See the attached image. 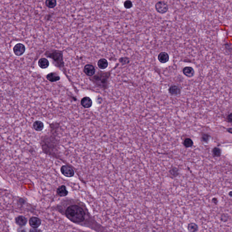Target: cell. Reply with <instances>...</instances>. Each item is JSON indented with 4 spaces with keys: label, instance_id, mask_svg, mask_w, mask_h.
Listing matches in <instances>:
<instances>
[{
    "label": "cell",
    "instance_id": "6",
    "mask_svg": "<svg viewBox=\"0 0 232 232\" xmlns=\"http://www.w3.org/2000/svg\"><path fill=\"white\" fill-rule=\"evenodd\" d=\"M84 72L86 75L89 76H91L95 73V68L93 65L91 64H87L85 65L83 69Z\"/></svg>",
    "mask_w": 232,
    "mask_h": 232
},
{
    "label": "cell",
    "instance_id": "1",
    "mask_svg": "<svg viewBox=\"0 0 232 232\" xmlns=\"http://www.w3.org/2000/svg\"><path fill=\"white\" fill-rule=\"evenodd\" d=\"M65 215L72 222L79 223L84 220L85 213L81 207L77 205H72L66 209Z\"/></svg>",
    "mask_w": 232,
    "mask_h": 232
},
{
    "label": "cell",
    "instance_id": "17",
    "mask_svg": "<svg viewBox=\"0 0 232 232\" xmlns=\"http://www.w3.org/2000/svg\"><path fill=\"white\" fill-rule=\"evenodd\" d=\"M45 5L47 7L54 8L56 6V0H46Z\"/></svg>",
    "mask_w": 232,
    "mask_h": 232
},
{
    "label": "cell",
    "instance_id": "11",
    "mask_svg": "<svg viewBox=\"0 0 232 232\" xmlns=\"http://www.w3.org/2000/svg\"><path fill=\"white\" fill-rule=\"evenodd\" d=\"M181 88L177 85H172L169 89V93L173 95H178L181 92Z\"/></svg>",
    "mask_w": 232,
    "mask_h": 232
},
{
    "label": "cell",
    "instance_id": "9",
    "mask_svg": "<svg viewBox=\"0 0 232 232\" xmlns=\"http://www.w3.org/2000/svg\"><path fill=\"white\" fill-rule=\"evenodd\" d=\"M57 193L60 197H64L68 195V191L66 189V187L64 185H62L58 188Z\"/></svg>",
    "mask_w": 232,
    "mask_h": 232
},
{
    "label": "cell",
    "instance_id": "8",
    "mask_svg": "<svg viewBox=\"0 0 232 232\" xmlns=\"http://www.w3.org/2000/svg\"><path fill=\"white\" fill-rule=\"evenodd\" d=\"M183 74L187 77L191 78L195 75V71L193 68L189 66L185 67L183 69Z\"/></svg>",
    "mask_w": 232,
    "mask_h": 232
},
{
    "label": "cell",
    "instance_id": "21",
    "mask_svg": "<svg viewBox=\"0 0 232 232\" xmlns=\"http://www.w3.org/2000/svg\"><path fill=\"white\" fill-rule=\"evenodd\" d=\"M123 5L124 7L125 8L127 9H129L133 7V3H132V1L130 0H127L124 2Z\"/></svg>",
    "mask_w": 232,
    "mask_h": 232
},
{
    "label": "cell",
    "instance_id": "22",
    "mask_svg": "<svg viewBox=\"0 0 232 232\" xmlns=\"http://www.w3.org/2000/svg\"><path fill=\"white\" fill-rule=\"evenodd\" d=\"M210 138V136L209 134L206 133H203L202 134V140L204 142H207L209 141Z\"/></svg>",
    "mask_w": 232,
    "mask_h": 232
},
{
    "label": "cell",
    "instance_id": "23",
    "mask_svg": "<svg viewBox=\"0 0 232 232\" xmlns=\"http://www.w3.org/2000/svg\"><path fill=\"white\" fill-rule=\"evenodd\" d=\"M227 120L229 123H232V113L227 116Z\"/></svg>",
    "mask_w": 232,
    "mask_h": 232
},
{
    "label": "cell",
    "instance_id": "27",
    "mask_svg": "<svg viewBox=\"0 0 232 232\" xmlns=\"http://www.w3.org/2000/svg\"><path fill=\"white\" fill-rule=\"evenodd\" d=\"M229 195L231 197H232V191H230V192L229 193Z\"/></svg>",
    "mask_w": 232,
    "mask_h": 232
},
{
    "label": "cell",
    "instance_id": "16",
    "mask_svg": "<svg viewBox=\"0 0 232 232\" xmlns=\"http://www.w3.org/2000/svg\"><path fill=\"white\" fill-rule=\"evenodd\" d=\"M98 66L100 69H105L108 66V61L105 59H100L98 62Z\"/></svg>",
    "mask_w": 232,
    "mask_h": 232
},
{
    "label": "cell",
    "instance_id": "15",
    "mask_svg": "<svg viewBox=\"0 0 232 232\" xmlns=\"http://www.w3.org/2000/svg\"><path fill=\"white\" fill-rule=\"evenodd\" d=\"M33 126L35 130L38 132L41 131L44 128V124L42 121H35L34 123H33Z\"/></svg>",
    "mask_w": 232,
    "mask_h": 232
},
{
    "label": "cell",
    "instance_id": "2",
    "mask_svg": "<svg viewBox=\"0 0 232 232\" xmlns=\"http://www.w3.org/2000/svg\"><path fill=\"white\" fill-rule=\"evenodd\" d=\"M155 9L159 13L164 14L168 12L169 7L166 2L163 1H159L155 4Z\"/></svg>",
    "mask_w": 232,
    "mask_h": 232
},
{
    "label": "cell",
    "instance_id": "12",
    "mask_svg": "<svg viewBox=\"0 0 232 232\" xmlns=\"http://www.w3.org/2000/svg\"><path fill=\"white\" fill-rule=\"evenodd\" d=\"M15 221L16 224L20 227L24 226L27 223L26 218L23 216H18L15 219Z\"/></svg>",
    "mask_w": 232,
    "mask_h": 232
},
{
    "label": "cell",
    "instance_id": "5",
    "mask_svg": "<svg viewBox=\"0 0 232 232\" xmlns=\"http://www.w3.org/2000/svg\"><path fill=\"white\" fill-rule=\"evenodd\" d=\"M41 219L35 217L31 218L29 220V224L33 228H38L41 225Z\"/></svg>",
    "mask_w": 232,
    "mask_h": 232
},
{
    "label": "cell",
    "instance_id": "13",
    "mask_svg": "<svg viewBox=\"0 0 232 232\" xmlns=\"http://www.w3.org/2000/svg\"><path fill=\"white\" fill-rule=\"evenodd\" d=\"M47 79L50 82H54L60 80V77L55 73H51L47 75Z\"/></svg>",
    "mask_w": 232,
    "mask_h": 232
},
{
    "label": "cell",
    "instance_id": "20",
    "mask_svg": "<svg viewBox=\"0 0 232 232\" xmlns=\"http://www.w3.org/2000/svg\"><path fill=\"white\" fill-rule=\"evenodd\" d=\"M212 153L214 157H219L221 153V151L218 147H214L212 150Z\"/></svg>",
    "mask_w": 232,
    "mask_h": 232
},
{
    "label": "cell",
    "instance_id": "10",
    "mask_svg": "<svg viewBox=\"0 0 232 232\" xmlns=\"http://www.w3.org/2000/svg\"><path fill=\"white\" fill-rule=\"evenodd\" d=\"M158 59L161 63H166L168 61L169 56L167 53L162 52L159 54Z\"/></svg>",
    "mask_w": 232,
    "mask_h": 232
},
{
    "label": "cell",
    "instance_id": "14",
    "mask_svg": "<svg viewBox=\"0 0 232 232\" xmlns=\"http://www.w3.org/2000/svg\"><path fill=\"white\" fill-rule=\"evenodd\" d=\"M38 65L41 69H46L49 66V62L45 58H41L39 60Z\"/></svg>",
    "mask_w": 232,
    "mask_h": 232
},
{
    "label": "cell",
    "instance_id": "18",
    "mask_svg": "<svg viewBox=\"0 0 232 232\" xmlns=\"http://www.w3.org/2000/svg\"><path fill=\"white\" fill-rule=\"evenodd\" d=\"M188 229L190 232H196L198 230V226L194 223H191L188 225Z\"/></svg>",
    "mask_w": 232,
    "mask_h": 232
},
{
    "label": "cell",
    "instance_id": "26",
    "mask_svg": "<svg viewBox=\"0 0 232 232\" xmlns=\"http://www.w3.org/2000/svg\"><path fill=\"white\" fill-rule=\"evenodd\" d=\"M35 229H31V230H30V231H41V230H37V229H36V228H35Z\"/></svg>",
    "mask_w": 232,
    "mask_h": 232
},
{
    "label": "cell",
    "instance_id": "25",
    "mask_svg": "<svg viewBox=\"0 0 232 232\" xmlns=\"http://www.w3.org/2000/svg\"><path fill=\"white\" fill-rule=\"evenodd\" d=\"M212 201H213V202L215 204H216V203L218 202V200L216 198H214V199H213Z\"/></svg>",
    "mask_w": 232,
    "mask_h": 232
},
{
    "label": "cell",
    "instance_id": "24",
    "mask_svg": "<svg viewBox=\"0 0 232 232\" xmlns=\"http://www.w3.org/2000/svg\"><path fill=\"white\" fill-rule=\"evenodd\" d=\"M227 132H229L230 133H231V134H232V128H228V129H227Z\"/></svg>",
    "mask_w": 232,
    "mask_h": 232
},
{
    "label": "cell",
    "instance_id": "3",
    "mask_svg": "<svg viewBox=\"0 0 232 232\" xmlns=\"http://www.w3.org/2000/svg\"><path fill=\"white\" fill-rule=\"evenodd\" d=\"M26 51V47L23 44L18 43L13 47V52L15 55L18 56H21L25 53Z\"/></svg>",
    "mask_w": 232,
    "mask_h": 232
},
{
    "label": "cell",
    "instance_id": "19",
    "mask_svg": "<svg viewBox=\"0 0 232 232\" xmlns=\"http://www.w3.org/2000/svg\"><path fill=\"white\" fill-rule=\"evenodd\" d=\"M183 144L186 147H191L193 145V142L191 139L186 138L183 142Z\"/></svg>",
    "mask_w": 232,
    "mask_h": 232
},
{
    "label": "cell",
    "instance_id": "4",
    "mask_svg": "<svg viewBox=\"0 0 232 232\" xmlns=\"http://www.w3.org/2000/svg\"><path fill=\"white\" fill-rule=\"evenodd\" d=\"M61 172L65 177H71L73 176L75 174L74 170L71 167L68 166L64 165L62 166L60 168Z\"/></svg>",
    "mask_w": 232,
    "mask_h": 232
},
{
    "label": "cell",
    "instance_id": "7",
    "mask_svg": "<svg viewBox=\"0 0 232 232\" xmlns=\"http://www.w3.org/2000/svg\"><path fill=\"white\" fill-rule=\"evenodd\" d=\"M92 101L89 97H84L82 98L81 101V104L82 106L86 109L90 108L92 105Z\"/></svg>",
    "mask_w": 232,
    "mask_h": 232
}]
</instances>
